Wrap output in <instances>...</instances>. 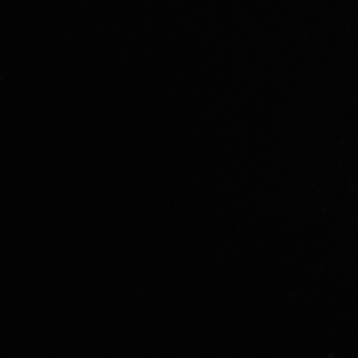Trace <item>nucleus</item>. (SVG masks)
<instances>
[]
</instances>
